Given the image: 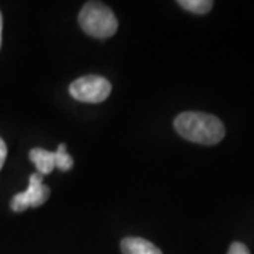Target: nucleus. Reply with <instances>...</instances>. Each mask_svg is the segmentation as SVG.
I'll list each match as a JSON object with an SVG mask.
<instances>
[{
  "label": "nucleus",
  "instance_id": "obj_1",
  "mask_svg": "<svg viewBox=\"0 0 254 254\" xmlns=\"http://www.w3.org/2000/svg\"><path fill=\"white\" fill-rule=\"evenodd\" d=\"M174 127L185 140L202 145L218 144L226 134L222 120L203 112H184L175 118Z\"/></svg>",
  "mask_w": 254,
  "mask_h": 254
},
{
  "label": "nucleus",
  "instance_id": "obj_2",
  "mask_svg": "<svg viewBox=\"0 0 254 254\" xmlns=\"http://www.w3.org/2000/svg\"><path fill=\"white\" fill-rule=\"evenodd\" d=\"M79 26L95 38H109L118 31L119 23L109 6L99 1H88L79 13Z\"/></svg>",
  "mask_w": 254,
  "mask_h": 254
},
{
  "label": "nucleus",
  "instance_id": "obj_3",
  "mask_svg": "<svg viewBox=\"0 0 254 254\" xmlns=\"http://www.w3.org/2000/svg\"><path fill=\"white\" fill-rule=\"evenodd\" d=\"M110 92V82L100 75L81 76L69 85V93L73 99L85 103H100L108 99Z\"/></svg>",
  "mask_w": 254,
  "mask_h": 254
},
{
  "label": "nucleus",
  "instance_id": "obj_4",
  "mask_svg": "<svg viewBox=\"0 0 254 254\" xmlns=\"http://www.w3.org/2000/svg\"><path fill=\"white\" fill-rule=\"evenodd\" d=\"M50 196V188L43 184L41 174H33L28 180V188L24 192L16 193L10 202L11 210L24 212L27 208L41 206Z\"/></svg>",
  "mask_w": 254,
  "mask_h": 254
},
{
  "label": "nucleus",
  "instance_id": "obj_5",
  "mask_svg": "<svg viewBox=\"0 0 254 254\" xmlns=\"http://www.w3.org/2000/svg\"><path fill=\"white\" fill-rule=\"evenodd\" d=\"M120 249L123 254H163L157 246L141 237L123 239Z\"/></svg>",
  "mask_w": 254,
  "mask_h": 254
},
{
  "label": "nucleus",
  "instance_id": "obj_6",
  "mask_svg": "<svg viewBox=\"0 0 254 254\" xmlns=\"http://www.w3.org/2000/svg\"><path fill=\"white\" fill-rule=\"evenodd\" d=\"M30 160L36 165L37 171L41 175L53 173L55 168V151H48L44 148H33L30 151Z\"/></svg>",
  "mask_w": 254,
  "mask_h": 254
},
{
  "label": "nucleus",
  "instance_id": "obj_7",
  "mask_svg": "<svg viewBox=\"0 0 254 254\" xmlns=\"http://www.w3.org/2000/svg\"><path fill=\"white\" fill-rule=\"evenodd\" d=\"M178 4L182 9L188 10L193 14H206L213 7L212 0H180Z\"/></svg>",
  "mask_w": 254,
  "mask_h": 254
},
{
  "label": "nucleus",
  "instance_id": "obj_8",
  "mask_svg": "<svg viewBox=\"0 0 254 254\" xmlns=\"http://www.w3.org/2000/svg\"><path fill=\"white\" fill-rule=\"evenodd\" d=\"M55 167L63 173L69 171L73 167L72 157L66 153V144H64V143L58 145V148L55 151Z\"/></svg>",
  "mask_w": 254,
  "mask_h": 254
},
{
  "label": "nucleus",
  "instance_id": "obj_9",
  "mask_svg": "<svg viewBox=\"0 0 254 254\" xmlns=\"http://www.w3.org/2000/svg\"><path fill=\"white\" fill-rule=\"evenodd\" d=\"M227 254H250V252H249L246 245L240 243V242H235V243L230 245Z\"/></svg>",
  "mask_w": 254,
  "mask_h": 254
},
{
  "label": "nucleus",
  "instance_id": "obj_10",
  "mask_svg": "<svg viewBox=\"0 0 254 254\" xmlns=\"http://www.w3.org/2000/svg\"><path fill=\"white\" fill-rule=\"evenodd\" d=\"M6 155H7V147H6V143L3 141V138L0 137V170L6 161Z\"/></svg>",
  "mask_w": 254,
  "mask_h": 254
},
{
  "label": "nucleus",
  "instance_id": "obj_11",
  "mask_svg": "<svg viewBox=\"0 0 254 254\" xmlns=\"http://www.w3.org/2000/svg\"><path fill=\"white\" fill-rule=\"evenodd\" d=\"M1 27H3V18H1V13H0V47H1Z\"/></svg>",
  "mask_w": 254,
  "mask_h": 254
}]
</instances>
